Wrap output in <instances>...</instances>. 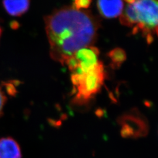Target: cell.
Segmentation results:
<instances>
[{
    "mask_svg": "<svg viewBox=\"0 0 158 158\" xmlns=\"http://www.w3.org/2000/svg\"><path fill=\"white\" fill-rule=\"evenodd\" d=\"M45 21L51 57L63 65L80 49L95 43L100 27L98 19L90 12L73 6L55 11Z\"/></svg>",
    "mask_w": 158,
    "mask_h": 158,
    "instance_id": "obj_1",
    "label": "cell"
},
{
    "mask_svg": "<svg viewBox=\"0 0 158 158\" xmlns=\"http://www.w3.org/2000/svg\"><path fill=\"white\" fill-rule=\"evenodd\" d=\"M105 76L103 64L101 62H98L85 73L73 74L71 80L77 90L74 103L83 105L89 102L100 90Z\"/></svg>",
    "mask_w": 158,
    "mask_h": 158,
    "instance_id": "obj_2",
    "label": "cell"
},
{
    "mask_svg": "<svg viewBox=\"0 0 158 158\" xmlns=\"http://www.w3.org/2000/svg\"><path fill=\"white\" fill-rule=\"evenodd\" d=\"M133 5L136 12V23L133 33L141 31L150 44L158 29V1L151 0L134 1Z\"/></svg>",
    "mask_w": 158,
    "mask_h": 158,
    "instance_id": "obj_3",
    "label": "cell"
},
{
    "mask_svg": "<svg viewBox=\"0 0 158 158\" xmlns=\"http://www.w3.org/2000/svg\"><path fill=\"white\" fill-rule=\"evenodd\" d=\"M121 135L125 138L136 139L147 135L149 131L145 118L139 114L132 112L125 114L119 120Z\"/></svg>",
    "mask_w": 158,
    "mask_h": 158,
    "instance_id": "obj_4",
    "label": "cell"
},
{
    "mask_svg": "<svg viewBox=\"0 0 158 158\" xmlns=\"http://www.w3.org/2000/svg\"><path fill=\"white\" fill-rule=\"evenodd\" d=\"M99 51L95 47H88L80 49L73 55L78 63V67L73 74H81L87 72L98 62Z\"/></svg>",
    "mask_w": 158,
    "mask_h": 158,
    "instance_id": "obj_5",
    "label": "cell"
},
{
    "mask_svg": "<svg viewBox=\"0 0 158 158\" xmlns=\"http://www.w3.org/2000/svg\"><path fill=\"white\" fill-rule=\"evenodd\" d=\"M97 7L102 16L106 18H113L120 15L124 8L122 1H98Z\"/></svg>",
    "mask_w": 158,
    "mask_h": 158,
    "instance_id": "obj_6",
    "label": "cell"
},
{
    "mask_svg": "<svg viewBox=\"0 0 158 158\" xmlns=\"http://www.w3.org/2000/svg\"><path fill=\"white\" fill-rule=\"evenodd\" d=\"M21 148L11 137L0 139V158H21Z\"/></svg>",
    "mask_w": 158,
    "mask_h": 158,
    "instance_id": "obj_7",
    "label": "cell"
},
{
    "mask_svg": "<svg viewBox=\"0 0 158 158\" xmlns=\"http://www.w3.org/2000/svg\"><path fill=\"white\" fill-rule=\"evenodd\" d=\"M2 4L9 15L14 17H19L28 10L30 1L28 0L4 1H2Z\"/></svg>",
    "mask_w": 158,
    "mask_h": 158,
    "instance_id": "obj_8",
    "label": "cell"
},
{
    "mask_svg": "<svg viewBox=\"0 0 158 158\" xmlns=\"http://www.w3.org/2000/svg\"><path fill=\"white\" fill-rule=\"evenodd\" d=\"M108 56L111 62L110 66L114 69H118L127 59L125 52L119 48H115L110 51L108 53Z\"/></svg>",
    "mask_w": 158,
    "mask_h": 158,
    "instance_id": "obj_9",
    "label": "cell"
},
{
    "mask_svg": "<svg viewBox=\"0 0 158 158\" xmlns=\"http://www.w3.org/2000/svg\"><path fill=\"white\" fill-rule=\"evenodd\" d=\"M91 3L90 0H77L73 2V6L76 10H80L81 9L88 8Z\"/></svg>",
    "mask_w": 158,
    "mask_h": 158,
    "instance_id": "obj_10",
    "label": "cell"
},
{
    "mask_svg": "<svg viewBox=\"0 0 158 158\" xmlns=\"http://www.w3.org/2000/svg\"><path fill=\"white\" fill-rule=\"evenodd\" d=\"M7 102V97L3 90V88L0 85V117H1L4 113V108Z\"/></svg>",
    "mask_w": 158,
    "mask_h": 158,
    "instance_id": "obj_11",
    "label": "cell"
},
{
    "mask_svg": "<svg viewBox=\"0 0 158 158\" xmlns=\"http://www.w3.org/2000/svg\"><path fill=\"white\" fill-rule=\"evenodd\" d=\"M2 32V28H1V25H0V38H1V37Z\"/></svg>",
    "mask_w": 158,
    "mask_h": 158,
    "instance_id": "obj_12",
    "label": "cell"
}]
</instances>
